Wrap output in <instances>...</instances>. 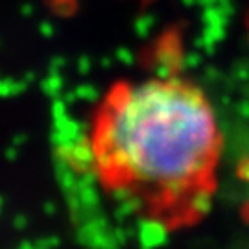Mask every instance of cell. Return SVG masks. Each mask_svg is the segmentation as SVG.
Returning <instances> with one entry per match:
<instances>
[{
  "label": "cell",
  "instance_id": "2",
  "mask_svg": "<svg viewBox=\"0 0 249 249\" xmlns=\"http://www.w3.org/2000/svg\"><path fill=\"white\" fill-rule=\"evenodd\" d=\"M246 39H248V46H249V9L246 13Z\"/></svg>",
  "mask_w": 249,
  "mask_h": 249
},
{
  "label": "cell",
  "instance_id": "1",
  "mask_svg": "<svg viewBox=\"0 0 249 249\" xmlns=\"http://www.w3.org/2000/svg\"><path fill=\"white\" fill-rule=\"evenodd\" d=\"M220 150L222 135L209 98L174 76L113 85L89 129L100 183L170 225L201 214Z\"/></svg>",
  "mask_w": 249,
  "mask_h": 249
}]
</instances>
